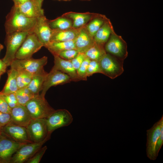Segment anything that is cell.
Listing matches in <instances>:
<instances>
[{"mask_svg": "<svg viewBox=\"0 0 163 163\" xmlns=\"http://www.w3.org/2000/svg\"><path fill=\"white\" fill-rule=\"evenodd\" d=\"M36 18L25 16L13 5L6 17L5 27L6 34L16 32L32 33Z\"/></svg>", "mask_w": 163, "mask_h": 163, "instance_id": "obj_1", "label": "cell"}, {"mask_svg": "<svg viewBox=\"0 0 163 163\" xmlns=\"http://www.w3.org/2000/svg\"><path fill=\"white\" fill-rule=\"evenodd\" d=\"M30 32H16L6 34L5 45L6 51L2 59L8 66L15 59L16 54L27 35Z\"/></svg>", "mask_w": 163, "mask_h": 163, "instance_id": "obj_2", "label": "cell"}, {"mask_svg": "<svg viewBox=\"0 0 163 163\" xmlns=\"http://www.w3.org/2000/svg\"><path fill=\"white\" fill-rule=\"evenodd\" d=\"M25 106L32 119L46 118L55 110L40 94L35 95Z\"/></svg>", "mask_w": 163, "mask_h": 163, "instance_id": "obj_3", "label": "cell"}, {"mask_svg": "<svg viewBox=\"0 0 163 163\" xmlns=\"http://www.w3.org/2000/svg\"><path fill=\"white\" fill-rule=\"evenodd\" d=\"M102 74L111 79L121 75L124 72L123 61L106 53L99 61Z\"/></svg>", "mask_w": 163, "mask_h": 163, "instance_id": "obj_4", "label": "cell"}, {"mask_svg": "<svg viewBox=\"0 0 163 163\" xmlns=\"http://www.w3.org/2000/svg\"><path fill=\"white\" fill-rule=\"evenodd\" d=\"M106 53L124 61L128 55L127 45L122 37L113 30L104 46Z\"/></svg>", "mask_w": 163, "mask_h": 163, "instance_id": "obj_5", "label": "cell"}, {"mask_svg": "<svg viewBox=\"0 0 163 163\" xmlns=\"http://www.w3.org/2000/svg\"><path fill=\"white\" fill-rule=\"evenodd\" d=\"M29 140L32 142L50 139L46 118L33 119L26 127Z\"/></svg>", "mask_w": 163, "mask_h": 163, "instance_id": "obj_6", "label": "cell"}, {"mask_svg": "<svg viewBox=\"0 0 163 163\" xmlns=\"http://www.w3.org/2000/svg\"><path fill=\"white\" fill-rule=\"evenodd\" d=\"M46 119L48 133L51 135L55 130L69 126L73 120L71 113L66 109L55 110Z\"/></svg>", "mask_w": 163, "mask_h": 163, "instance_id": "obj_7", "label": "cell"}, {"mask_svg": "<svg viewBox=\"0 0 163 163\" xmlns=\"http://www.w3.org/2000/svg\"><path fill=\"white\" fill-rule=\"evenodd\" d=\"M43 46L34 34L29 33L17 51L15 59H23L31 58Z\"/></svg>", "mask_w": 163, "mask_h": 163, "instance_id": "obj_8", "label": "cell"}, {"mask_svg": "<svg viewBox=\"0 0 163 163\" xmlns=\"http://www.w3.org/2000/svg\"><path fill=\"white\" fill-rule=\"evenodd\" d=\"M47 61L48 58L46 56L38 59L32 57L23 59H15L10 66L17 70H24L34 74L44 69L43 67Z\"/></svg>", "mask_w": 163, "mask_h": 163, "instance_id": "obj_9", "label": "cell"}, {"mask_svg": "<svg viewBox=\"0 0 163 163\" xmlns=\"http://www.w3.org/2000/svg\"><path fill=\"white\" fill-rule=\"evenodd\" d=\"M49 139L39 142L26 143L19 149L13 155L10 163H25Z\"/></svg>", "mask_w": 163, "mask_h": 163, "instance_id": "obj_10", "label": "cell"}, {"mask_svg": "<svg viewBox=\"0 0 163 163\" xmlns=\"http://www.w3.org/2000/svg\"><path fill=\"white\" fill-rule=\"evenodd\" d=\"M162 126L163 115L151 128L146 131V155L147 157L151 160L154 161L157 158L155 155V146L157 139L160 135L161 128Z\"/></svg>", "mask_w": 163, "mask_h": 163, "instance_id": "obj_11", "label": "cell"}, {"mask_svg": "<svg viewBox=\"0 0 163 163\" xmlns=\"http://www.w3.org/2000/svg\"><path fill=\"white\" fill-rule=\"evenodd\" d=\"M48 20L45 15L37 18L32 30V32L36 36L43 46L46 48L50 43L52 31V29L49 26Z\"/></svg>", "mask_w": 163, "mask_h": 163, "instance_id": "obj_12", "label": "cell"}, {"mask_svg": "<svg viewBox=\"0 0 163 163\" xmlns=\"http://www.w3.org/2000/svg\"><path fill=\"white\" fill-rule=\"evenodd\" d=\"M26 143L14 141L2 133L0 134V158L4 163H10L13 155Z\"/></svg>", "mask_w": 163, "mask_h": 163, "instance_id": "obj_13", "label": "cell"}, {"mask_svg": "<svg viewBox=\"0 0 163 163\" xmlns=\"http://www.w3.org/2000/svg\"><path fill=\"white\" fill-rule=\"evenodd\" d=\"M72 81L70 76L67 74L61 71L52 69L48 73L40 95L45 97L46 92L50 87L65 84Z\"/></svg>", "mask_w": 163, "mask_h": 163, "instance_id": "obj_14", "label": "cell"}, {"mask_svg": "<svg viewBox=\"0 0 163 163\" xmlns=\"http://www.w3.org/2000/svg\"><path fill=\"white\" fill-rule=\"evenodd\" d=\"M2 133L9 139L16 142L29 143L26 128L9 123L2 128Z\"/></svg>", "mask_w": 163, "mask_h": 163, "instance_id": "obj_15", "label": "cell"}, {"mask_svg": "<svg viewBox=\"0 0 163 163\" xmlns=\"http://www.w3.org/2000/svg\"><path fill=\"white\" fill-rule=\"evenodd\" d=\"M43 1V0H29L16 6L25 16L37 18L44 15V11L42 7Z\"/></svg>", "mask_w": 163, "mask_h": 163, "instance_id": "obj_16", "label": "cell"}, {"mask_svg": "<svg viewBox=\"0 0 163 163\" xmlns=\"http://www.w3.org/2000/svg\"><path fill=\"white\" fill-rule=\"evenodd\" d=\"M10 123L26 127L33 119L25 106L20 104L11 109Z\"/></svg>", "mask_w": 163, "mask_h": 163, "instance_id": "obj_17", "label": "cell"}, {"mask_svg": "<svg viewBox=\"0 0 163 163\" xmlns=\"http://www.w3.org/2000/svg\"><path fill=\"white\" fill-rule=\"evenodd\" d=\"M54 65L52 69L61 71L69 75L72 82L81 80L70 60L63 59L57 55L54 56Z\"/></svg>", "mask_w": 163, "mask_h": 163, "instance_id": "obj_18", "label": "cell"}, {"mask_svg": "<svg viewBox=\"0 0 163 163\" xmlns=\"http://www.w3.org/2000/svg\"><path fill=\"white\" fill-rule=\"evenodd\" d=\"M98 14L89 12L78 13L70 11L64 13L62 16L72 20V27L79 28L85 26Z\"/></svg>", "mask_w": 163, "mask_h": 163, "instance_id": "obj_19", "label": "cell"}, {"mask_svg": "<svg viewBox=\"0 0 163 163\" xmlns=\"http://www.w3.org/2000/svg\"><path fill=\"white\" fill-rule=\"evenodd\" d=\"M95 42L94 38L88 33L85 26L81 27L75 40L76 49L78 53H85Z\"/></svg>", "mask_w": 163, "mask_h": 163, "instance_id": "obj_20", "label": "cell"}, {"mask_svg": "<svg viewBox=\"0 0 163 163\" xmlns=\"http://www.w3.org/2000/svg\"><path fill=\"white\" fill-rule=\"evenodd\" d=\"M81 28L72 27L64 30L52 29L50 43L75 40L77 37Z\"/></svg>", "mask_w": 163, "mask_h": 163, "instance_id": "obj_21", "label": "cell"}, {"mask_svg": "<svg viewBox=\"0 0 163 163\" xmlns=\"http://www.w3.org/2000/svg\"><path fill=\"white\" fill-rule=\"evenodd\" d=\"M114 30L109 19L106 21L94 37L95 42L104 46Z\"/></svg>", "mask_w": 163, "mask_h": 163, "instance_id": "obj_22", "label": "cell"}, {"mask_svg": "<svg viewBox=\"0 0 163 163\" xmlns=\"http://www.w3.org/2000/svg\"><path fill=\"white\" fill-rule=\"evenodd\" d=\"M48 73L43 69L34 74L30 82L27 87L34 95L39 94L40 92L42 91Z\"/></svg>", "mask_w": 163, "mask_h": 163, "instance_id": "obj_23", "label": "cell"}, {"mask_svg": "<svg viewBox=\"0 0 163 163\" xmlns=\"http://www.w3.org/2000/svg\"><path fill=\"white\" fill-rule=\"evenodd\" d=\"M7 74V80L1 91L4 94L15 93L18 89L17 80L18 71L11 68L8 71Z\"/></svg>", "mask_w": 163, "mask_h": 163, "instance_id": "obj_24", "label": "cell"}, {"mask_svg": "<svg viewBox=\"0 0 163 163\" xmlns=\"http://www.w3.org/2000/svg\"><path fill=\"white\" fill-rule=\"evenodd\" d=\"M75 40L66 41L51 42L47 49L53 56H57L59 53L64 50L72 49H76Z\"/></svg>", "mask_w": 163, "mask_h": 163, "instance_id": "obj_25", "label": "cell"}, {"mask_svg": "<svg viewBox=\"0 0 163 163\" xmlns=\"http://www.w3.org/2000/svg\"><path fill=\"white\" fill-rule=\"evenodd\" d=\"M108 19L105 15L98 14L85 25V27L90 35L93 38L97 31Z\"/></svg>", "mask_w": 163, "mask_h": 163, "instance_id": "obj_26", "label": "cell"}, {"mask_svg": "<svg viewBox=\"0 0 163 163\" xmlns=\"http://www.w3.org/2000/svg\"><path fill=\"white\" fill-rule=\"evenodd\" d=\"M106 53L104 46L96 42L85 53L86 57L91 60L98 62Z\"/></svg>", "mask_w": 163, "mask_h": 163, "instance_id": "obj_27", "label": "cell"}, {"mask_svg": "<svg viewBox=\"0 0 163 163\" xmlns=\"http://www.w3.org/2000/svg\"><path fill=\"white\" fill-rule=\"evenodd\" d=\"M49 26L52 29L64 30L72 27L71 19L61 16L52 20H48Z\"/></svg>", "mask_w": 163, "mask_h": 163, "instance_id": "obj_28", "label": "cell"}, {"mask_svg": "<svg viewBox=\"0 0 163 163\" xmlns=\"http://www.w3.org/2000/svg\"><path fill=\"white\" fill-rule=\"evenodd\" d=\"M15 94L19 104L24 106L35 95L27 87L18 89Z\"/></svg>", "mask_w": 163, "mask_h": 163, "instance_id": "obj_29", "label": "cell"}, {"mask_svg": "<svg viewBox=\"0 0 163 163\" xmlns=\"http://www.w3.org/2000/svg\"><path fill=\"white\" fill-rule=\"evenodd\" d=\"M17 77L18 89L27 87L30 82L34 74L24 70H18Z\"/></svg>", "mask_w": 163, "mask_h": 163, "instance_id": "obj_30", "label": "cell"}, {"mask_svg": "<svg viewBox=\"0 0 163 163\" xmlns=\"http://www.w3.org/2000/svg\"><path fill=\"white\" fill-rule=\"evenodd\" d=\"M90 61V60L86 57L77 70L78 75L81 80H87V72Z\"/></svg>", "mask_w": 163, "mask_h": 163, "instance_id": "obj_31", "label": "cell"}, {"mask_svg": "<svg viewBox=\"0 0 163 163\" xmlns=\"http://www.w3.org/2000/svg\"><path fill=\"white\" fill-rule=\"evenodd\" d=\"M96 73L102 74L99 62L90 60L87 69V77H89Z\"/></svg>", "mask_w": 163, "mask_h": 163, "instance_id": "obj_32", "label": "cell"}, {"mask_svg": "<svg viewBox=\"0 0 163 163\" xmlns=\"http://www.w3.org/2000/svg\"><path fill=\"white\" fill-rule=\"evenodd\" d=\"M47 149V147L46 146L42 147L25 163H39Z\"/></svg>", "mask_w": 163, "mask_h": 163, "instance_id": "obj_33", "label": "cell"}, {"mask_svg": "<svg viewBox=\"0 0 163 163\" xmlns=\"http://www.w3.org/2000/svg\"><path fill=\"white\" fill-rule=\"evenodd\" d=\"M2 93L8 105L11 109L19 104L15 95V92L8 94Z\"/></svg>", "mask_w": 163, "mask_h": 163, "instance_id": "obj_34", "label": "cell"}, {"mask_svg": "<svg viewBox=\"0 0 163 163\" xmlns=\"http://www.w3.org/2000/svg\"><path fill=\"white\" fill-rule=\"evenodd\" d=\"M78 53L76 49H69L60 52L57 56L63 59L71 60L75 57Z\"/></svg>", "mask_w": 163, "mask_h": 163, "instance_id": "obj_35", "label": "cell"}, {"mask_svg": "<svg viewBox=\"0 0 163 163\" xmlns=\"http://www.w3.org/2000/svg\"><path fill=\"white\" fill-rule=\"evenodd\" d=\"M86 57L85 53H79L75 57L70 60L73 67L76 71Z\"/></svg>", "mask_w": 163, "mask_h": 163, "instance_id": "obj_36", "label": "cell"}, {"mask_svg": "<svg viewBox=\"0 0 163 163\" xmlns=\"http://www.w3.org/2000/svg\"><path fill=\"white\" fill-rule=\"evenodd\" d=\"M11 117L10 113H5L0 111V127L2 128L10 123Z\"/></svg>", "mask_w": 163, "mask_h": 163, "instance_id": "obj_37", "label": "cell"}, {"mask_svg": "<svg viewBox=\"0 0 163 163\" xmlns=\"http://www.w3.org/2000/svg\"><path fill=\"white\" fill-rule=\"evenodd\" d=\"M0 111L9 113H10L11 111V108L8 105L1 91H0Z\"/></svg>", "mask_w": 163, "mask_h": 163, "instance_id": "obj_38", "label": "cell"}, {"mask_svg": "<svg viewBox=\"0 0 163 163\" xmlns=\"http://www.w3.org/2000/svg\"><path fill=\"white\" fill-rule=\"evenodd\" d=\"M163 144V126L161 128V133L158 138L155 146V152L156 157L158 156L159 151Z\"/></svg>", "mask_w": 163, "mask_h": 163, "instance_id": "obj_39", "label": "cell"}, {"mask_svg": "<svg viewBox=\"0 0 163 163\" xmlns=\"http://www.w3.org/2000/svg\"><path fill=\"white\" fill-rule=\"evenodd\" d=\"M8 67L2 59H0V79L2 75L6 72Z\"/></svg>", "mask_w": 163, "mask_h": 163, "instance_id": "obj_40", "label": "cell"}, {"mask_svg": "<svg viewBox=\"0 0 163 163\" xmlns=\"http://www.w3.org/2000/svg\"><path fill=\"white\" fill-rule=\"evenodd\" d=\"M29 0H12L14 3V5L18 6Z\"/></svg>", "mask_w": 163, "mask_h": 163, "instance_id": "obj_41", "label": "cell"}, {"mask_svg": "<svg viewBox=\"0 0 163 163\" xmlns=\"http://www.w3.org/2000/svg\"><path fill=\"white\" fill-rule=\"evenodd\" d=\"M3 48L4 47L3 45L1 44L0 43V52Z\"/></svg>", "mask_w": 163, "mask_h": 163, "instance_id": "obj_42", "label": "cell"}, {"mask_svg": "<svg viewBox=\"0 0 163 163\" xmlns=\"http://www.w3.org/2000/svg\"><path fill=\"white\" fill-rule=\"evenodd\" d=\"M57 0L58 1H70L71 0Z\"/></svg>", "mask_w": 163, "mask_h": 163, "instance_id": "obj_43", "label": "cell"}, {"mask_svg": "<svg viewBox=\"0 0 163 163\" xmlns=\"http://www.w3.org/2000/svg\"><path fill=\"white\" fill-rule=\"evenodd\" d=\"M0 163H4L3 161L0 158Z\"/></svg>", "mask_w": 163, "mask_h": 163, "instance_id": "obj_44", "label": "cell"}, {"mask_svg": "<svg viewBox=\"0 0 163 163\" xmlns=\"http://www.w3.org/2000/svg\"><path fill=\"white\" fill-rule=\"evenodd\" d=\"M2 133V129L0 127V134Z\"/></svg>", "mask_w": 163, "mask_h": 163, "instance_id": "obj_45", "label": "cell"}, {"mask_svg": "<svg viewBox=\"0 0 163 163\" xmlns=\"http://www.w3.org/2000/svg\"><path fill=\"white\" fill-rule=\"evenodd\" d=\"M82 0V1H90L91 0Z\"/></svg>", "mask_w": 163, "mask_h": 163, "instance_id": "obj_46", "label": "cell"}]
</instances>
